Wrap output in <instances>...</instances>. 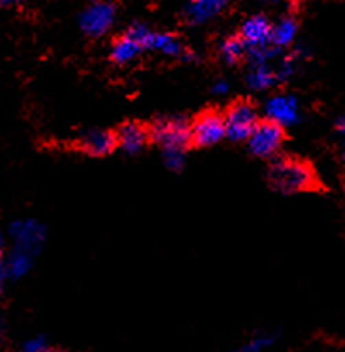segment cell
<instances>
[{"label":"cell","instance_id":"obj_23","mask_svg":"<svg viewBox=\"0 0 345 352\" xmlns=\"http://www.w3.org/2000/svg\"><path fill=\"white\" fill-rule=\"evenodd\" d=\"M9 280V275H8V270H5V263L4 259L0 257V292L4 290L5 287V282Z\"/></svg>","mask_w":345,"mask_h":352},{"label":"cell","instance_id":"obj_3","mask_svg":"<svg viewBox=\"0 0 345 352\" xmlns=\"http://www.w3.org/2000/svg\"><path fill=\"white\" fill-rule=\"evenodd\" d=\"M285 140V131L282 126L271 121H259L247 137L250 152L261 159H269L280 151Z\"/></svg>","mask_w":345,"mask_h":352},{"label":"cell","instance_id":"obj_22","mask_svg":"<svg viewBox=\"0 0 345 352\" xmlns=\"http://www.w3.org/2000/svg\"><path fill=\"white\" fill-rule=\"evenodd\" d=\"M230 92V83L226 80H218L212 85V94L214 96H226Z\"/></svg>","mask_w":345,"mask_h":352},{"label":"cell","instance_id":"obj_26","mask_svg":"<svg viewBox=\"0 0 345 352\" xmlns=\"http://www.w3.org/2000/svg\"><path fill=\"white\" fill-rule=\"evenodd\" d=\"M43 352H66V351H63V349H57V347H50L49 345V347H47Z\"/></svg>","mask_w":345,"mask_h":352},{"label":"cell","instance_id":"obj_21","mask_svg":"<svg viewBox=\"0 0 345 352\" xmlns=\"http://www.w3.org/2000/svg\"><path fill=\"white\" fill-rule=\"evenodd\" d=\"M49 347V342L43 335H35V337H30L23 342L21 352H43Z\"/></svg>","mask_w":345,"mask_h":352},{"label":"cell","instance_id":"obj_17","mask_svg":"<svg viewBox=\"0 0 345 352\" xmlns=\"http://www.w3.org/2000/svg\"><path fill=\"white\" fill-rule=\"evenodd\" d=\"M296 35L297 23L292 18H283L275 26H271V38H269V43L273 47H276V49H283V47H289L296 40Z\"/></svg>","mask_w":345,"mask_h":352},{"label":"cell","instance_id":"obj_28","mask_svg":"<svg viewBox=\"0 0 345 352\" xmlns=\"http://www.w3.org/2000/svg\"><path fill=\"white\" fill-rule=\"evenodd\" d=\"M261 2H266V4H276L280 0H261Z\"/></svg>","mask_w":345,"mask_h":352},{"label":"cell","instance_id":"obj_11","mask_svg":"<svg viewBox=\"0 0 345 352\" xmlns=\"http://www.w3.org/2000/svg\"><path fill=\"white\" fill-rule=\"evenodd\" d=\"M78 145L89 155L104 157L116 148V135L107 130H90L80 138Z\"/></svg>","mask_w":345,"mask_h":352},{"label":"cell","instance_id":"obj_24","mask_svg":"<svg viewBox=\"0 0 345 352\" xmlns=\"http://www.w3.org/2000/svg\"><path fill=\"white\" fill-rule=\"evenodd\" d=\"M335 126H338V133L344 135V133H345V123H344V118H338L337 123H335Z\"/></svg>","mask_w":345,"mask_h":352},{"label":"cell","instance_id":"obj_4","mask_svg":"<svg viewBox=\"0 0 345 352\" xmlns=\"http://www.w3.org/2000/svg\"><path fill=\"white\" fill-rule=\"evenodd\" d=\"M223 120H225V137L233 142H243L259 123V114L252 104L240 100L230 107Z\"/></svg>","mask_w":345,"mask_h":352},{"label":"cell","instance_id":"obj_25","mask_svg":"<svg viewBox=\"0 0 345 352\" xmlns=\"http://www.w3.org/2000/svg\"><path fill=\"white\" fill-rule=\"evenodd\" d=\"M19 0H0V6L2 8H12V6L18 4Z\"/></svg>","mask_w":345,"mask_h":352},{"label":"cell","instance_id":"obj_8","mask_svg":"<svg viewBox=\"0 0 345 352\" xmlns=\"http://www.w3.org/2000/svg\"><path fill=\"white\" fill-rule=\"evenodd\" d=\"M265 114L268 118V121L278 124V126H292V124L299 123L300 120L299 100L293 96H287V94L273 96L266 102Z\"/></svg>","mask_w":345,"mask_h":352},{"label":"cell","instance_id":"obj_6","mask_svg":"<svg viewBox=\"0 0 345 352\" xmlns=\"http://www.w3.org/2000/svg\"><path fill=\"white\" fill-rule=\"evenodd\" d=\"M116 19V9L107 2H96L89 9H85L80 16V28L85 35L102 36L113 28Z\"/></svg>","mask_w":345,"mask_h":352},{"label":"cell","instance_id":"obj_20","mask_svg":"<svg viewBox=\"0 0 345 352\" xmlns=\"http://www.w3.org/2000/svg\"><path fill=\"white\" fill-rule=\"evenodd\" d=\"M185 151L187 148H162L164 164L171 171H180V169H183L185 161H187V152Z\"/></svg>","mask_w":345,"mask_h":352},{"label":"cell","instance_id":"obj_12","mask_svg":"<svg viewBox=\"0 0 345 352\" xmlns=\"http://www.w3.org/2000/svg\"><path fill=\"white\" fill-rule=\"evenodd\" d=\"M148 131L138 123H126L118 130L116 145H120L128 154H138L145 147Z\"/></svg>","mask_w":345,"mask_h":352},{"label":"cell","instance_id":"obj_16","mask_svg":"<svg viewBox=\"0 0 345 352\" xmlns=\"http://www.w3.org/2000/svg\"><path fill=\"white\" fill-rule=\"evenodd\" d=\"M32 259H33L32 254H28L26 250H21V249H18V247H14V249L11 250V254H9L8 261H4L9 278H12V280L23 278V276H25L26 273L32 270V264H33Z\"/></svg>","mask_w":345,"mask_h":352},{"label":"cell","instance_id":"obj_7","mask_svg":"<svg viewBox=\"0 0 345 352\" xmlns=\"http://www.w3.org/2000/svg\"><path fill=\"white\" fill-rule=\"evenodd\" d=\"M9 233H11L14 247L26 250L32 256H35L42 249L47 236V232L42 223L35 221V219H18V221L11 225Z\"/></svg>","mask_w":345,"mask_h":352},{"label":"cell","instance_id":"obj_18","mask_svg":"<svg viewBox=\"0 0 345 352\" xmlns=\"http://www.w3.org/2000/svg\"><path fill=\"white\" fill-rule=\"evenodd\" d=\"M276 340H278V333L263 331V333H256L252 338L243 342L238 347L232 349L230 352H266L276 344Z\"/></svg>","mask_w":345,"mask_h":352},{"label":"cell","instance_id":"obj_10","mask_svg":"<svg viewBox=\"0 0 345 352\" xmlns=\"http://www.w3.org/2000/svg\"><path fill=\"white\" fill-rule=\"evenodd\" d=\"M230 0H190L185 8V19L188 25L199 26L221 14Z\"/></svg>","mask_w":345,"mask_h":352},{"label":"cell","instance_id":"obj_14","mask_svg":"<svg viewBox=\"0 0 345 352\" xmlns=\"http://www.w3.org/2000/svg\"><path fill=\"white\" fill-rule=\"evenodd\" d=\"M147 50H157V52L164 54V56L180 57L181 59V56H183V52L187 49H185L183 43H181L177 36L171 35V33L152 32Z\"/></svg>","mask_w":345,"mask_h":352},{"label":"cell","instance_id":"obj_29","mask_svg":"<svg viewBox=\"0 0 345 352\" xmlns=\"http://www.w3.org/2000/svg\"><path fill=\"white\" fill-rule=\"evenodd\" d=\"M93 2H102V0H93Z\"/></svg>","mask_w":345,"mask_h":352},{"label":"cell","instance_id":"obj_13","mask_svg":"<svg viewBox=\"0 0 345 352\" xmlns=\"http://www.w3.org/2000/svg\"><path fill=\"white\" fill-rule=\"evenodd\" d=\"M278 83V78L273 67H269L268 63H256L250 64L249 73H247V85L252 90H268V88L275 87Z\"/></svg>","mask_w":345,"mask_h":352},{"label":"cell","instance_id":"obj_9","mask_svg":"<svg viewBox=\"0 0 345 352\" xmlns=\"http://www.w3.org/2000/svg\"><path fill=\"white\" fill-rule=\"evenodd\" d=\"M271 23L265 16L257 14L250 16L245 19L240 28V36L242 43L245 45V50L250 49H261V47L271 45L269 38H271Z\"/></svg>","mask_w":345,"mask_h":352},{"label":"cell","instance_id":"obj_2","mask_svg":"<svg viewBox=\"0 0 345 352\" xmlns=\"http://www.w3.org/2000/svg\"><path fill=\"white\" fill-rule=\"evenodd\" d=\"M148 137L162 148H187L190 144V124L185 118H157L148 130Z\"/></svg>","mask_w":345,"mask_h":352},{"label":"cell","instance_id":"obj_15","mask_svg":"<svg viewBox=\"0 0 345 352\" xmlns=\"http://www.w3.org/2000/svg\"><path fill=\"white\" fill-rule=\"evenodd\" d=\"M144 52L142 47L135 42L131 36L123 35L121 38H118L113 43V49H111V59L116 64H128L131 60L137 59L140 54Z\"/></svg>","mask_w":345,"mask_h":352},{"label":"cell","instance_id":"obj_1","mask_svg":"<svg viewBox=\"0 0 345 352\" xmlns=\"http://www.w3.org/2000/svg\"><path fill=\"white\" fill-rule=\"evenodd\" d=\"M268 180L282 194H299L313 190L318 185L314 169L307 162L293 157L276 159L268 171Z\"/></svg>","mask_w":345,"mask_h":352},{"label":"cell","instance_id":"obj_5","mask_svg":"<svg viewBox=\"0 0 345 352\" xmlns=\"http://www.w3.org/2000/svg\"><path fill=\"white\" fill-rule=\"evenodd\" d=\"M225 138V120L219 113L208 111L190 124V142L197 147H211Z\"/></svg>","mask_w":345,"mask_h":352},{"label":"cell","instance_id":"obj_27","mask_svg":"<svg viewBox=\"0 0 345 352\" xmlns=\"http://www.w3.org/2000/svg\"><path fill=\"white\" fill-rule=\"evenodd\" d=\"M2 254H4V236L0 235V257H2Z\"/></svg>","mask_w":345,"mask_h":352},{"label":"cell","instance_id":"obj_19","mask_svg":"<svg viewBox=\"0 0 345 352\" xmlns=\"http://www.w3.org/2000/svg\"><path fill=\"white\" fill-rule=\"evenodd\" d=\"M218 54L219 57H221L223 63L236 64L243 56H245V45H243L242 40L236 38V36H230V38H225L219 43Z\"/></svg>","mask_w":345,"mask_h":352}]
</instances>
